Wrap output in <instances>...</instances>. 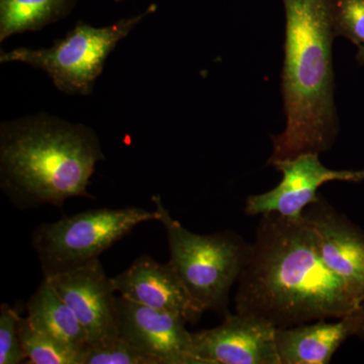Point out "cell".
Instances as JSON below:
<instances>
[{
  "label": "cell",
  "instance_id": "cell-1",
  "mask_svg": "<svg viewBox=\"0 0 364 364\" xmlns=\"http://www.w3.org/2000/svg\"><path fill=\"white\" fill-rule=\"evenodd\" d=\"M235 303L236 313L262 318L277 329L364 309L321 258L303 215L274 213L261 215Z\"/></svg>",
  "mask_w": 364,
  "mask_h": 364
},
{
  "label": "cell",
  "instance_id": "cell-2",
  "mask_svg": "<svg viewBox=\"0 0 364 364\" xmlns=\"http://www.w3.org/2000/svg\"><path fill=\"white\" fill-rule=\"evenodd\" d=\"M286 42L282 73L287 127L272 136L268 165L326 152L338 135L334 104L332 0H282Z\"/></svg>",
  "mask_w": 364,
  "mask_h": 364
},
{
  "label": "cell",
  "instance_id": "cell-3",
  "mask_svg": "<svg viewBox=\"0 0 364 364\" xmlns=\"http://www.w3.org/2000/svg\"><path fill=\"white\" fill-rule=\"evenodd\" d=\"M104 159L97 133L86 124L42 112L0 126V188L21 210L93 200L88 184Z\"/></svg>",
  "mask_w": 364,
  "mask_h": 364
},
{
  "label": "cell",
  "instance_id": "cell-4",
  "mask_svg": "<svg viewBox=\"0 0 364 364\" xmlns=\"http://www.w3.org/2000/svg\"><path fill=\"white\" fill-rule=\"evenodd\" d=\"M152 202L166 233L170 263L186 291L205 312L226 315L230 291L243 272L250 244L233 231L193 233L171 217L159 196Z\"/></svg>",
  "mask_w": 364,
  "mask_h": 364
},
{
  "label": "cell",
  "instance_id": "cell-5",
  "mask_svg": "<svg viewBox=\"0 0 364 364\" xmlns=\"http://www.w3.org/2000/svg\"><path fill=\"white\" fill-rule=\"evenodd\" d=\"M152 4L144 13L122 18L111 26L95 28L79 21L75 26L50 48H16L1 52L0 62H21L41 69L52 79L61 92L70 95H88L104 70L107 57L129 33L151 14L156 11Z\"/></svg>",
  "mask_w": 364,
  "mask_h": 364
},
{
  "label": "cell",
  "instance_id": "cell-6",
  "mask_svg": "<svg viewBox=\"0 0 364 364\" xmlns=\"http://www.w3.org/2000/svg\"><path fill=\"white\" fill-rule=\"evenodd\" d=\"M158 219L156 210L138 207L86 210L40 225L33 232L32 245L44 277H51L100 259L134 228Z\"/></svg>",
  "mask_w": 364,
  "mask_h": 364
},
{
  "label": "cell",
  "instance_id": "cell-7",
  "mask_svg": "<svg viewBox=\"0 0 364 364\" xmlns=\"http://www.w3.org/2000/svg\"><path fill=\"white\" fill-rule=\"evenodd\" d=\"M44 279L73 311L90 348H104L119 339L117 291L100 259Z\"/></svg>",
  "mask_w": 364,
  "mask_h": 364
},
{
  "label": "cell",
  "instance_id": "cell-8",
  "mask_svg": "<svg viewBox=\"0 0 364 364\" xmlns=\"http://www.w3.org/2000/svg\"><path fill=\"white\" fill-rule=\"evenodd\" d=\"M222 324L193 333L200 364H282L277 328L257 317L227 313Z\"/></svg>",
  "mask_w": 364,
  "mask_h": 364
},
{
  "label": "cell",
  "instance_id": "cell-9",
  "mask_svg": "<svg viewBox=\"0 0 364 364\" xmlns=\"http://www.w3.org/2000/svg\"><path fill=\"white\" fill-rule=\"evenodd\" d=\"M318 153H308L272 165L282 173V181L272 191L248 196L245 212L249 215L274 213L286 218H299L311 203L318 202V189L329 181L360 182L363 170H333L318 159Z\"/></svg>",
  "mask_w": 364,
  "mask_h": 364
},
{
  "label": "cell",
  "instance_id": "cell-10",
  "mask_svg": "<svg viewBox=\"0 0 364 364\" xmlns=\"http://www.w3.org/2000/svg\"><path fill=\"white\" fill-rule=\"evenodd\" d=\"M117 318L119 337L158 363L200 364L193 353V333L178 314L139 305L119 296Z\"/></svg>",
  "mask_w": 364,
  "mask_h": 364
},
{
  "label": "cell",
  "instance_id": "cell-11",
  "mask_svg": "<svg viewBox=\"0 0 364 364\" xmlns=\"http://www.w3.org/2000/svg\"><path fill=\"white\" fill-rule=\"evenodd\" d=\"M321 258L364 306V232L320 198L304 210Z\"/></svg>",
  "mask_w": 364,
  "mask_h": 364
},
{
  "label": "cell",
  "instance_id": "cell-12",
  "mask_svg": "<svg viewBox=\"0 0 364 364\" xmlns=\"http://www.w3.org/2000/svg\"><path fill=\"white\" fill-rule=\"evenodd\" d=\"M112 282L123 298L139 305L178 314L191 324L205 312L186 291L170 261L160 263L143 254L126 270L112 277Z\"/></svg>",
  "mask_w": 364,
  "mask_h": 364
},
{
  "label": "cell",
  "instance_id": "cell-13",
  "mask_svg": "<svg viewBox=\"0 0 364 364\" xmlns=\"http://www.w3.org/2000/svg\"><path fill=\"white\" fill-rule=\"evenodd\" d=\"M364 337V309L329 322L328 318L277 329L282 364H328L337 349L350 337Z\"/></svg>",
  "mask_w": 364,
  "mask_h": 364
},
{
  "label": "cell",
  "instance_id": "cell-14",
  "mask_svg": "<svg viewBox=\"0 0 364 364\" xmlns=\"http://www.w3.org/2000/svg\"><path fill=\"white\" fill-rule=\"evenodd\" d=\"M28 317L33 328L69 346L87 353L90 346L87 335L70 306L43 279L26 304Z\"/></svg>",
  "mask_w": 364,
  "mask_h": 364
},
{
  "label": "cell",
  "instance_id": "cell-15",
  "mask_svg": "<svg viewBox=\"0 0 364 364\" xmlns=\"http://www.w3.org/2000/svg\"><path fill=\"white\" fill-rule=\"evenodd\" d=\"M76 0H0V42L65 18Z\"/></svg>",
  "mask_w": 364,
  "mask_h": 364
},
{
  "label": "cell",
  "instance_id": "cell-16",
  "mask_svg": "<svg viewBox=\"0 0 364 364\" xmlns=\"http://www.w3.org/2000/svg\"><path fill=\"white\" fill-rule=\"evenodd\" d=\"M18 335L30 364H85V352L33 328L28 317L20 318Z\"/></svg>",
  "mask_w": 364,
  "mask_h": 364
},
{
  "label": "cell",
  "instance_id": "cell-17",
  "mask_svg": "<svg viewBox=\"0 0 364 364\" xmlns=\"http://www.w3.org/2000/svg\"><path fill=\"white\" fill-rule=\"evenodd\" d=\"M331 14L335 38L364 44V0H332Z\"/></svg>",
  "mask_w": 364,
  "mask_h": 364
},
{
  "label": "cell",
  "instance_id": "cell-18",
  "mask_svg": "<svg viewBox=\"0 0 364 364\" xmlns=\"http://www.w3.org/2000/svg\"><path fill=\"white\" fill-rule=\"evenodd\" d=\"M21 316L7 304L0 306V364L26 363L18 335Z\"/></svg>",
  "mask_w": 364,
  "mask_h": 364
},
{
  "label": "cell",
  "instance_id": "cell-19",
  "mask_svg": "<svg viewBox=\"0 0 364 364\" xmlns=\"http://www.w3.org/2000/svg\"><path fill=\"white\" fill-rule=\"evenodd\" d=\"M85 364H159L156 359L144 353L128 341L119 337L104 348H90Z\"/></svg>",
  "mask_w": 364,
  "mask_h": 364
},
{
  "label": "cell",
  "instance_id": "cell-20",
  "mask_svg": "<svg viewBox=\"0 0 364 364\" xmlns=\"http://www.w3.org/2000/svg\"><path fill=\"white\" fill-rule=\"evenodd\" d=\"M356 61L361 65H364V44L359 46L358 52L356 54Z\"/></svg>",
  "mask_w": 364,
  "mask_h": 364
},
{
  "label": "cell",
  "instance_id": "cell-21",
  "mask_svg": "<svg viewBox=\"0 0 364 364\" xmlns=\"http://www.w3.org/2000/svg\"><path fill=\"white\" fill-rule=\"evenodd\" d=\"M114 1H116V2H121V1H124V0H114Z\"/></svg>",
  "mask_w": 364,
  "mask_h": 364
}]
</instances>
